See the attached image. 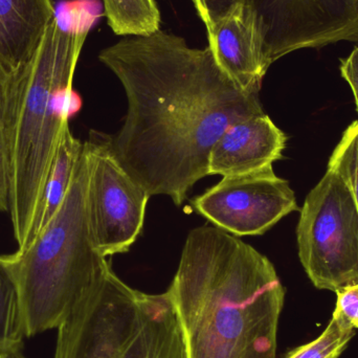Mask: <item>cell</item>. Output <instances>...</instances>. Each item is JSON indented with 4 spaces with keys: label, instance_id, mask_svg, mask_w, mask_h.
<instances>
[{
    "label": "cell",
    "instance_id": "obj_14",
    "mask_svg": "<svg viewBox=\"0 0 358 358\" xmlns=\"http://www.w3.org/2000/svg\"><path fill=\"white\" fill-rule=\"evenodd\" d=\"M109 27L117 36H146L161 29L155 0H103Z\"/></svg>",
    "mask_w": 358,
    "mask_h": 358
},
{
    "label": "cell",
    "instance_id": "obj_12",
    "mask_svg": "<svg viewBox=\"0 0 358 358\" xmlns=\"http://www.w3.org/2000/svg\"><path fill=\"white\" fill-rule=\"evenodd\" d=\"M56 16L52 0H0V61L12 69L27 63Z\"/></svg>",
    "mask_w": 358,
    "mask_h": 358
},
{
    "label": "cell",
    "instance_id": "obj_15",
    "mask_svg": "<svg viewBox=\"0 0 358 358\" xmlns=\"http://www.w3.org/2000/svg\"><path fill=\"white\" fill-rule=\"evenodd\" d=\"M25 338L18 285L3 255H0V350H21Z\"/></svg>",
    "mask_w": 358,
    "mask_h": 358
},
{
    "label": "cell",
    "instance_id": "obj_6",
    "mask_svg": "<svg viewBox=\"0 0 358 358\" xmlns=\"http://www.w3.org/2000/svg\"><path fill=\"white\" fill-rule=\"evenodd\" d=\"M299 258L315 288L358 284V210L345 179L328 168L307 195L296 227Z\"/></svg>",
    "mask_w": 358,
    "mask_h": 358
},
{
    "label": "cell",
    "instance_id": "obj_24",
    "mask_svg": "<svg viewBox=\"0 0 358 358\" xmlns=\"http://www.w3.org/2000/svg\"><path fill=\"white\" fill-rule=\"evenodd\" d=\"M357 48H358V46H357Z\"/></svg>",
    "mask_w": 358,
    "mask_h": 358
},
{
    "label": "cell",
    "instance_id": "obj_7",
    "mask_svg": "<svg viewBox=\"0 0 358 358\" xmlns=\"http://www.w3.org/2000/svg\"><path fill=\"white\" fill-rule=\"evenodd\" d=\"M90 134L84 143L88 231L94 250L107 258L127 252L136 241L150 196L120 165L107 136Z\"/></svg>",
    "mask_w": 358,
    "mask_h": 358
},
{
    "label": "cell",
    "instance_id": "obj_9",
    "mask_svg": "<svg viewBox=\"0 0 358 358\" xmlns=\"http://www.w3.org/2000/svg\"><path fill=\"white\" fill-rule=\"evenodd\" d=\"M198 214L236 237L261 236L290 213L299 210L289 182L273 166L225 176L193 201Z\"/></svg>",
    "mask_w": 358,
    "mask_h": 358
},
{
    "label": "cell",
    "instance_id": "obj_11",
    "mask_svg": "<svg viewBox=\"0 0 358 358\" xmlns=\"http://www.w3.org/2000/svg\"><path fill=\"white\" fill-rule=\"evenodd\" d=\"M285 134L263 113L233 124L208 157V176H240L271 167L283 159Z\"/></svg>",
    "mask_w": 358,
    "mask_h": 358
},
{
    "label": "cell",
    "instance_id": "obj_5",
    "mask_svg": "<svg viewBox=\"0 0 358 358\" xmlns=\"http://www.w3.org/2000/svg\"><path fill=\"white\" fill-rule=\"evenodd\" d=\"M54 358H187L169 294L134 289L113 269L58 327Z\"/></svg>",
    "mask_w": 358,
    "mask_h": 358
},
{
    "label": "cell",
    "instance_id": "obj_21",
    "mask_svg": "<svg viewBox=\"0 0 358 358\" xmlns=\"http://www.w3.org/2000/svg\"><path fill=\"white\" fill-rule=\"evenodd\" d=\"M341 73L342 77L346 80L347 83L352 90L353 96L357 104V110L358 113V48L349 55L348 58L344 59L341 63Z\"/></svg>",
    "mask_w": 358,
    "mask_h": 358
},
{
    "label": "cell",
    "instance_id": "obj_1",
    "mask_svg": "<svg viewBox=\"0 0 358 358\" xmlns=\"http://www.w3.org/2000/svg\"><path fill=\"white\" fill-rule=\"evenodd\" d=\"M99 60L121 82L127 113L108 138L115 159L150 196L180 206L208 176L213 147L233 124L264 113L221 71L210 48L159 31L127 36L101 50Z\"/></svg>",
    "mask_w": 358,
    "mask_h": 358
},
{
    "label": "cell",
    "instance_id": "obj_19",
    "mask_svg": "<svg viewBox=\"0 0 358 358\" xmlns=\"http://www.w3.org/2000/svg\"><path fill=\"white\" fill-rule=\"evenodd\" d=\"M336 306L332 319L347 329H358V284L336 290Z\"/></svg>",
    "mask_w": 358,
    "mask_h": 358
},
{
    "label": "cell",
    "instance_id": "obj_4",
    "mask_svg": "<svg viewBox=\"0 0 358 358\" xmlns=\"http://www.w3.org/2000/svg\"><path fill=\"white\" fill-rule=\"evenodd\" d=\"M82 153L62 206L23 252L3 255L20 294L27 338L58 329L111 268L90 241Z\"/></svg>",
    "mask_w": 358,
    "mask_h": 358
},
{
    "label": "cell",
    "instance_id": "obj_20",
    "mask_svg": "<svg viewBox=\"0 0 358 358\" xmlns=\"http://www.w3.org/2000/svg\"><path fill=\"white\" fill-rule=\"evenodd\" d=\"M206 27L218 22L243 6L245 0H192Z\"/></svg>",
    "mask_w": 358,
    "mask_h": 358
},
{
    "label": "cell",
    "instance_id": "obj_16",
    "mask_svg": "<svg viewBox=\"0 0 358 358\" xmlns=\"http://www.w3.org/2000/svg\"><path fill=\"white\" fill-rule=\"evenodd\" d=\"M14 69L0 61V210L8 213L10 150L8 140V102Z\"/></svg>",
    "mask_w": 358,
    "mask_h": 358
},
{
    "label": "cell",
    "instance_id": "obj_17",
    "mask_svg": "<svg viewBox=\"0 0 358 358\" xmlns=\"http://www.w3.org/2000/svg\"><path fill=\"white\" fill-rule=\"evenodd\" d=\"M355 334V330L347 329L331 319L317 340L294 349L285 358H338Z\"/></svg>",
    "mask_w": 358,
    "mask_h": 358
},
{
    "label": "cell",
    "instance_id": "obj_3",
    "mask_svg": "<svg viewBox=\"0 0 358 358\" xmlns=\"http://www.w3.org/2000/svg\"><path fill=\"white\" fill-rule=\"evenodd\" d=\"M87 34V27L66 29L56 16L33 57L13 71L6 120L8 214L17 252L27 245L63 129L81 107L73 81Z\"/></svg>",
    "mask_w": 358,
    "mask_h": 358
},
{
    "label": "cell",
    "instance_id": "obj_8",
    "mask_svg": "<svg viewBox=\"0 0 358 358\" xmlns=\"http://www.w3.org/2000/svg\"><path fill=\"white\" fill-rule=\"evenodd\" d=\"M269 66L290 52L358 41L355 0H245Z\"/></svg>",
    "mask_w": 358,
    "mask_h": 358
},
{
    "label": "cell",
    "instance_id": "obj_2",
    "mask_svg": "<svg viewBox=\"0 0 358 358\" xmlns=\"http://www.w3.org/2000/svg\"><path fill=\"white\" fill-rule=\"evenodd\" d=\"M167 292L187 358H277L285 288L271 260L236 236L192 229Z\"/></svg>",
    "mask_w": 358,
    "mask_h": 358
},
{
    "label": "cell",
    "instance_id": "obj_23",
    "mask_svg": "<svg viewBox=\"0 0 358 358\" xmlns=\"http://www.w3.org/2000/svg\"><path fill=\"white\" fill-rule=\"evenodd\" d=\"M355 3H357V8H358V0H355Z\"/></svg>",
    "mask_w": 358,
    "mask_h": 358
},
{
    "label": "cell",
    "instance_id": "obj_13",
    "mask_svg": "<svg viewBox=\"0 0 358 358\" xmlns=\"http://www.w3.org/2000/svg\"><path fill=\"white\" fill-rule=\"evenodd\" d=\"M83 150L84 143L73 136L69 124H67L61 134L60 142L31 223L27 245L23 250L29 248L36 236L50 223L62 206Z\"/></svg>",
    "mask_w": 358,
    "mask_h": 358
},
{
    "label": "cell",
    "instance_id": "obj_22",
    "mask_svg": "<svg viewBox=\"0 0 358 358\" xmlns=\"http://www.w3.org/2000/svg\"><path fill=\"white\" fill-rule=\"evenodd\" d=\"M0 358H25L20 350H0Z\"/></svg>",
    "mask_w": 358,
    "mask_h": 358
},
{
    "label": "cell",
    "instance_id": "obj_18",
    "mask_svg": "<svg viewBox=\"0 0 358 358\" xmlns=\"http://www.w3.org/2000/svg\"><path fill=\"white\" fill-rule=\"evenodd\" d=\"M328 168L338 172L348 183L358 210V121L345 130L330 157Z\"/></svg>",
    "mask_w": 358,
    "mask_h": 358
},
{
    "label": "cell",
    "instance_id": "obj_10",
    "mask_svg": "<svg viewBox=\"0 0 358 358\" xmlns=\"http://www.w3.org/2000/svg\"><path fill=\"white\" fill-rule=\"evenodd\" d=\"M208 45L221 71L248 94H259L268 71L254 17L242 6L206 27Z\"/></svg>",
    "mask_w": 358,
    "mask_h": 358
}]
</instances>
